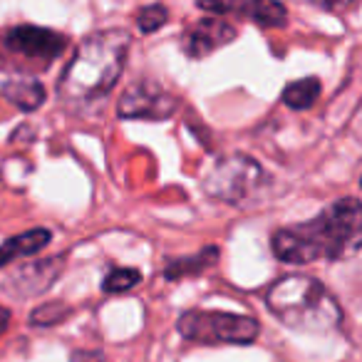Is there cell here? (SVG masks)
Here are the masks:
<instances>
[{"label":"cell","mask_w":362,"mask_h":362,"mask_svg":"<svg viewBox=\"0 0 362 362\" xmlns=\"http://www.w3.org/2000/svg\"><path fill=\"white\" fill-rule=\"evenodd\" d=\"M360 202L355 197L337 199L310 221L278 228L271 238L273 256L291 266L342 261L360 246Z\"/></svg>","instance_id":"1"},{"label":"cell","mask_w":362,"mask_h":362,"mask_svg":"<svg viewBox=\"0 0 362 362\" xmlns=\"http://www.w3.org/2000/svg\"><path fill=\"white\" fill-rule=\"evenodd\" d=\"M132 37L124 28H105L80 42L57 80V95L70 105H87L117 85L127 65Z\"/></svg>","instance_id":"2"},{"label":"cell","mask_w":362,"mask_h":362,"mask_svg":"<svg viewBox=\"0 0 362 362\" xmlns=\"http://www.w3.org/2000/svg\"><path fill=\"white\" fill-rule=\"evenodd\" d=\"M266 305L286 327L298 332H330L340 327L342 308L337 298L315 276L291 273L266 293Z\"/></svg>","instance_id":"3"},{"label":"cell","mask_w":362,"mask_h":362,"mask_svg":"<svg viewBox=\"0 0 362 362\" xmlns=\"http://www.w3.org/2000/svg\"><path fill=\"white\" fill-rule=\"evenodd\" d=\"M268 187H271V174L248 154L223 156L202 179L206 197L236 209H251L261 204Z\"/></svg>","instance_id":"4"},{"label":"cell","mask_w":362,"mask_h":362,"mask_svg":"<svg viewBox=\"0 0 362 362\" xmlns=\"http://www.w3.org/2000/svg\"><path fill=\"white\" fill-rule=\"evenodd\" d=\"M181 337L204 345H251L261 335V322L251 315L223 310H184L176 320Z\"/></svg>","instance_id":"5"},{"label":"cell","mask_w":362,"mask_h":362,"mask_svg":"<svg viewBox=\"0 0 362 362\" xmlns=\"http://www.w3.org/2000/svg\"><path fill=\"white\" fill-rule=\"evenodd\" d=\"M179 112V100L164 87L154 85L149 80H141L136 85L127 87L122 100L117 102V115L119 119H149L161 122L169 119Z\"/></svg>","instance_id":"6"},{"label":"cell","mask_w":362,"mask_h":362,"mask_svg":"<svg viewBox=\"0 0 362 362\" xmlns=\"http://www.w3.org/2000/svg\"><path fill=\"white\" fill-rule=\"evenodd\" d=\"M6 47L16 55L28 57V60L52 62L65 52L67 37L50 30V28L16 25L6 33Z\"/></svg>","instance_id":"7"},{"label":"cell","mask_w":362,"mask_h":362,"mask_svg":"<svg viewBox=\"0 0 362 362\" xmlns=\"http://www.w3.org/2000/svg\"><path fill=\"white\" fill-rule=\"evenodd\" d=\"M236 35V25H231L223 18H202L181 33V50L192 60H202L206 55H214L218 47L231 45Z\"/></svg>","instance_id":"8"},{"label":"cell","mask_w":362,"mask_h":362,"mask_svg":"<svg viewBox=\"0 0 362 362\" xmlns=\"http://www.w3.org/2000/svg\"><path fill=\"white\" fill-rule=\"evenodd\" d=\"M62 268H65V256H50L25 263L18 271H13V276L6 283V291L13 293L16 298L42 296V293H47L57 283Z\"/></svg>","instance_id":"9"},{"label":"cell","mask_w":362,"mask_h":362,"mask_svg":"<svg viewBox=\"0 0 362 362\" xmlns=\"http://www.w3.org/2000/svg\"><path fill=\"white\" fill-rule=\"evenodd\" d=\"M199 8L214 13V18L236 16L263 28H283L288 23V11L281 3H199Z\"/></svg>","instance_id":"10"},{"label":"cell","mask_w":362,"mask_h":362,"mask_svg":"<svg viewBox=\"0 0 362 362\" xmlns=\"http://www.w3.org/2000/svg\"><path fill=\"white\" fill-rule=\"evenodd\" d=\"M218 256H221L218 246H206V248H202V251L192 253V256L169 258V261L164 263V268H161V276L169 283H176V281H181V278H197V276H202L204 271H209L211 266H216Z\"/></svg>","instance_id":"11"},{"label":"cell","mask_w":362,"mask_h":362,"mask_svg":"<svg viewBox=\"0 0 362 362\" xmlns=\"http://www.w3.org/2000/svg\"><path fill=\"white\" fill-rule=\"evenodd\" d=\"M50 241H52L50 228H30V231L8 238L6 243H0V268L18 261V258L35 256V253H40Z\"/></svg>","instance_id":"12"},{"label":"cell","mask_w":362,"mask_h":362,"mask_svg":"<svg viewBox=\"0 0 362 362\" xmlns=\"http://www.w3.org/2000/svg\"><path fill=\"white\" fill-rule=\"evenodd\" d=\"M0 92L21 112H35L45 102V85L35 77H11L0 85Z\"/></svg>","instance_id":"13"},{"label":"cell","mask_w":362,"mask_h":362,"mask_svg":"<svg viewBox=\"0 0 362 362\" xmlns=\"http://www.w3.org/2000/svg\"><path fill=\"white\" fill-rule=\"evenodd\" d=\"M320 92H322V85L317 77H303V80H296V82H291V85L283 87L281 100L288 110L303 112V110H310V107L315 105Z\"/></svg>","instance_id":"14"},{"label":"cell","mask_w":362,"mask_h":362,"mask_svg":"<svg viewBox=\"0 0 362 362\" xmlns=\"http://www.w3.org/2000/svg\"><path fill=\"white\" fill-rule=\"evenodd\" d=\"M141 283V273L136 268H112L102 281V293L107 296H117V293H127Z\"/></svg>","instance_id":"15"},{"label":"cell","mask_w":362,"mask_h":362,"mask_svg":"<svg viewBox=\"0 0 362 362\" xmlns=\"http://www.w3.org/2000/svg\"><path fill=\"white\" fill-rule=\"evenodd\" d=\"M70 313H72L70 305H65V303H60V300H50V303H45V305H37L35 310L30 313V325L52 327V325H57V322L67 320Z\"/></svg>","instance_id":"16"},{"label":"cell","mask_w":362,"mask_h":362,"mask_svg":"<svg viewBox=\"0 0 362 362\" xmlns=\"http://www.w3.org/2000/svg\"><path fill=\"white\" fill-rule=\"evenodd\" d=\"M166 23H169V8L161 6V3L146 6L136 13V28H139V33H144V35L156 33L159 28H164Z\"/></svg>","instance_id":"17"},{"label":"cell","mask_w":362,"mask_h":362,"mask_svg":"<svg viewBox=\"0 0 362 362\" xmlns=\"http://www.w3.org/2000/svg\"><path fill=\"white\" fill-rule=\"evenodd\" d=\"M70 362H105V352L102 350H75Z\"/></svg>","instance_id":"18"},{"label":"cell","mask_w":362,"mask_h":362,"mask_svg":"<svg viewBox=\"0 0 362 362\" xmlns=\"http://www.w3.org/2000/svg\"><path fill=\"white\" fill-rule=\"evenodd\" d=\"M11 317H13V315H11V310L0 305V337L6 335V330L11 327Z\"/></svg>","instance_id":"19"}]
</instances>
